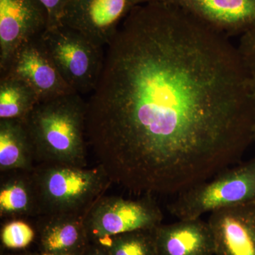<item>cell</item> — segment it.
<instances>
[{
	"instance_id": "7a4b0ae2",
	"label": "cell",
	"mask_w": 255,
	"mask_h": 255,
	"mask_svg": "<svg viewBox=\"0 0 255 255\" xmlns=\"http://www.w3.org/2000/svg\"><path fill=\"white\" fill-rule=\"evenodd\" d=\"M87 102L76 92L38 102L24 120L41 164L87 167Z\"/></svg>"
},
{
	"instance_id": "277c9868",
	"label": "cell",
	"mask_w": 255,
	"mask_h": 255,
	"mask_svg": "<svg viewBox=\"0 0 255 255\" xmlns=\"http://www.w3.org/2000/svg\"><path fill=\"white\" fill-rule=\"evenodd\" d=\"M255 201V157L176 194L167 208L178 220L196 219L207 213Z\"/></svg>"
},
{
	"instance_id": "ac0fdd59",
	"label": "cell",
	"mask_w": 255,
	"mask_h": 255,
	"mask_svg": "<svg viewBox=\"0 0 255 255\" xmlns=\"http://www.w3.org/2000/svg\"><path fill=\"white\" fill-rule=\"evenodd\" d=\"M36 238V228L19 219L10 220L1 228V246L11 251H22Z\"/></svg>"
},
{
	"instance_id": "ffe728a7",
	"label": "cell",
	"mask_w": 255,
	"mask_h": 255,
	"mask_svg": "<svg viewBox=\"0 0 255 255\" xmlns=\"http://www.w3.org/2000/svg\"><path fill=\"white\" fill-rule=\"evenodd\" d=\"M46 9L48 14V27L61 25L64 11L70 0H36Z\"/></svg>"
},
{
	"instance_id": "8992f818",
	"label": "cell",
	"mask_w": 255,
	"mask_h": 255,
	"mask_svg": "<svg viewBox=\"0 0 255 255\" xmlns=\"http://www.w3.org/2000/svg\"><path fill=\"white\" fill-rule=\"evenodd\" d=\"M163 214L151 194L136 199L101 196L87 211L85 226L90 243L162 224Z\"/></svg>"
},
{
	"instance_id": "44dd1931",
	"label": "cell",
	"mask_w": 255,
	"mask_h": 255,
	"mask_svg": "<svg viewBox=\"0 0 255 255\" xmlns=\"http://www.w3.org/2000/svg\"><path fill=\"white\" fill-rule=\"evenodd\" d=\"M82 255H110L103 247L97 243H90Z\"/></svg>"
},
{
	"instance_id": "6da1fadb",
	"label": "cell",
	"mask_w": 255,
	"mask_h": 255,
	"mask_svg": "<svg viewBox=\"0 0 255 255\" xmlns=\"http://www.w3.org/2000/svg\"><path fill=\"white\" fill-rule=\"evenodd\" d=\"M253 122L238 47L156 0L124 19L87 102L97 165L111 182L151 195H176L237 163Z\"/></svg>"
},
{
	"instance_id": "e0dca14e",
	"label": "cell",
	"mask_w": 255,
	"mask_h": 255,
	"mask_svg": "<svg viewBox=\"0 0 255 255\" xmlns=\"http://www.w3.org/2000/svg\"><path fill=\"white\" fill-rule=\"evenodd\" d=\"M155 228L122 233L93 243L103 247L110 255H158Z\"/></svg>"
},
{
	"instance_id": "7402d4cb",
	"label": "cell",
	"mask_w": 255,
	"mask_h": 255,
	"mask_svg": "<svg viewBox=\"0 0 255 255\" xmlns=\"http://www.w3.org/2000/svg\"><path fill=\"white\" fill-rule=\"evenodd\" d=\"M6 255H40L39 253H31V252L23 251L19 252V253H10Z\"/></svg>"
},
{
	"instance_id": "8fae6325",
	"label": "cell",
	"mask_w": 255,
	"mask_h": 255,
	"mask_svg": "<svg viewBox=\"0 0 255 255\" xmlns=\"http://www.w3.org/2000/svg\"><path fill=\"white\" fill-rule=\"evenodd\" d=\"M208 223L214 255H255V201L215 211Z\"/></svg>"
},
{
	"instance_id": "3957f363",
	"label": "cell",
	"mask_w": 255,
	"mask_h": 255,
	"mask_svg": "<svg viewBox=\"0 0 255 255\" xmlns=\"http://www.w3.org/2000/svg\"><path fill=\"white\" fill-rule=\"evenodd\" d=\"M39 216L85 214L112 184L104 169L63 164H40L32 170Z\"/></svg>"
},
{
	"instance_id": "5b68a950",
	"label": "cell",
	"mask_w": 255,
	"mask_h": 255,
	"mask_svg": "<svg viewBox=\"0 0 255 255\" xmlns=\"http://www.w3.org/2000/svg\"><path fill=\"white\" fill-rule=\"evenodd\" d=\"M42 40L50 58L72 90L80 95L92 94L103 70V47L63 24L48 28Z\"/></svg>"
},
{
	"instance_id": "4fadbf2b",
	"label": "cell",
	"mask_w": 255,
	"mask_h": 255,
	"mask_svg": "<svg viewBox=\"0 0 255 255\" xmlns=\"http://www.w3.org/2000/svg\"><path fill=\"white\" fill-rule=\"evenodd\" d=\"M158 255H214V242L208 221L179 220L155 228Z\"/></svg>"
},
{
	"instance_id": "9c48e42d",
	"label": "cell",
	"mask_w": 255,
	"mask_h": 255,
	"mask_svg": "<svg viewBox=\"0 0 255 255\" xmlns=\"http://www.w3.org/2000/svg\"><path fill=\"white\" fill-rule=\"evenodd\" d=\"M23 80L34 90L40 102L74 92L64 80L50 58L42 36L21 47L1 75Z\"/></svg>"
},
{
	"instance_id": "2e32d148",
	"label": "cell",
	"mask_w": 255,
	"mask_h": 255,
	"mask_svg": "<svg viewBox=\"0 0 255 255\" xmlns=\"http://www.w3.org/2000/svg\"><path fill=\"white\" fill-rule=\"evenodd\" d=\"M38 102L36 92L26 82L10 75H1L0 120L24 122Z\"/></svg>"
},
{
	"instance_id": "ba28073f",
	"label": "cell",
	"mask_w": 255,
	"mask_h": 255,
	"mask_svg": "<svg viewBox=\"0 0 255 255\" xmlns=\"http://www.w3.org/2000/svg\"><path fill=\"white\" fill-rule=\"evenodd\" d=\"M46 9L36 0H0V72L15 53L48 29Z\"/></svg>"
},
{
	"instance_id": "30bf717a",
	"label": "cell",
	"mask_w": 255,
	"mask_h": 255,
	"mask_svg": "<svg viewBox=\"0 0 255 255\" xmlns=\"http://www.w3.org/2000/svg\"><path fill=\"white\" fill-rule=\"evenodd\" d=\"M180 8L226 37L255 28V0H156Z\"/></svg>"
},
{
	"instance_id": "5bb4252c",
	"label": "cell",
	"mask_w": 255,
	"mask_h": 255,
	"mask_svg": "<svg viewBox=\"0 0 255 255\" xmlns=\"http://www.w3.org/2000/svg\"><path fill=\"white\" fill-rule=\"evenodd\" d=\"M0 185V216L20 219L39 216L36 186L31 172L11 171Z\"/></svg>"
},
{
	"instance_id": "7c38bea8",
	"label": "cell",
	"mask_w": 255,
	"mask_h": 255,
	"mask_svg": "<svg viewBox=\"0 0 255 255\" xmlns=\"http://www.w3.org/2000/svg\"><path fill=\"white\" fill-rule=\"evenodd\" d=\"M85 214L38 216L36 238L40 255H82L90 244Z\"/></svg>"
},
{
	"instance_id": "d6986e66",
	"label": "cell",
	"mask_w": 255,
	"mask_h": 255,
	"mask_svg": "<svg viewBox=\"0 0 255 255\" xmlns=\"http://www.w3.org/2000/svg\"><path fill=\"white\" fill-rule=\"evenodd\" d=\"M238 49L249 79L251 98L254 108L253 142L255 143V28L242 35Z\"/></svg>"
},
{
	"instance_id": "52a82bcc",
	"label": "cell",
	"mask_w": 255,
	"mask_h": 255,
	"mask_svg": "<svg viewBox=\"0 0 255 255\" xmlns=\"http://www.w3.org/2000/svg\"><path fill=\"white\" fill-rule=\"evenodd\" d=\"M150 0H70L61 24L76 30L99 46H107L124 19Z\"/></svg>"
},
{
	"instance_id": "9a60e30c",
	"label": "cell",
	"mask_w": 255,
	"mask_h": 255,
	"mask_svg": "<svg viewBox=\"0 0 255 255\" xmlns=\"http://www.w3.org/2000/svg\"><path fill=\"white\" fill-rule=\"evenodd\" d=\"M34 151L24 122L0 120V170L31 172Z\"/></svg>"
}]
</instances>
